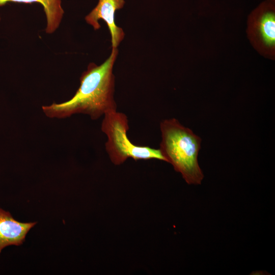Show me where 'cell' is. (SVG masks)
<instances>
[{
    "label": "cell",
    "mask_w": 275,
    "mask_h": 275,
    "mask_svg": "<svg viewBox=\"0 0 275 275\" xmlns=\"http://www.w3.org/2000/svg\"><path fill=\"white\" fill-rule=\"evenodd\" d=\"M118 54V48L113 47L109 57L101 65L90 63L81 74L79 87L73 96L62 103L42 106L45 115L60 119L83 114L96 120L107 113L117 111L113 70Z\"/></svg>",
    "instance_id": "6da1fadb"
},
{
    "label": "cell",
    "mask_w": 275,
    "mask_h": 275,
    "mask_svg": "<svg viewBox=\"0 0 275 275\" xmlns=\"http://www.w3.org/2000/svg\"><path fill=\"white\" fill-rule=\"evenodd\" d=\"M160 129L159 150L166 161L181 173L187 183L201 184L204 178L198 161L201 138L175 118L162 121Z\"/></svg>",
    "instance_id": "7a4b0ae2"
},
{
    "label": "cell",
    "mask_w": 275,
    "mask_h": 275,
    "mask_svg": "<svg viewBox=\"0 0 275 275\" xmlns=\"http://www.w3.org/2000/svg\"><path fill=\"white\" fill-rule=\"evenodd\" d=\"M129 129L127 116L117 111L103 116L101 130L106 135L105 150L113 162L118 164L128 158L134 160L156 159L166 161L159 149L131 143L127 136Z\"/></svg>",
    "instance_id": "3957f363"
},
{
    "label": "cell",
    "mask_w": 275,
    "mask_h": 275,
    "mask_svg": "<svg viewBox=\"0 0 275 275\" xmlns=\"http://www.w3.org/2000/svg\"><path fill=\"white\" fill-rule=\"evenodd\" d=\"M274 4L266 1L261 4L250 17V32L254 42L261 50H274L275 13Z\"/></svg>",
    "instance_id": "277c9868"
},
{
    "label": "cell",
    "mask_w": 275,
    "mask_h": 275,
    "mask_svg": "<svg viewBox=\"0 0 275 275\" xmlns=\"http://www.w3.org/2000/svg\"><path fill=\"white\" fill-rule=\"evenodd\" d=\"M124 4V0H99L96 6L85 18L86 22L95 31L100 28L99 20L105 21L111 36L112 48H118L125 37L123 29L118 26L115 21L116 11L122 9Z\"/></svg>",
    "instance_id": "5b68a950"
},
{
    "label": "cell",
    "mask_w": 275,
    "mask_h": 275,
    "mask_svg": "<svg viewBox=\"0 0 275 275\" xmlns=\"http://www.w3.org/2000/svg\"><path fill=\"white\" fill-rule=\"evenodd\" d=\"M37 222L22 223L0 208V254L8 246L23 244L30 230Z\"/></svg>",
    "instance_id": "8992f818"
},
{
    "label": "cell",
    "mask_w": 275,
    "mask_h": 275,
    "mask_svg": "<svg viewBox=\"0 0 275 275\" xmlns=\"http://www.w3.org/2000/svg\"><path fill=\"white\" fill-rule=\"evenodd\" d=\"M8 2L41 4L43 7L46 15L45 32L47 34H52L57 30L60 25L64 14L61 0H0V6L4 5Z\"/></svg>",
    "instance_id": "52a82bcc"
},
{
    "label": "cell",
    "mask_w": 275,
    "mask_h": 275,
    "mask_svg": "<svg viewBox=\"0 0 275 275\" xmlns=\"http://www.w3.org/2000/svg\"><path fill=\"white\" fill-rule=\"evenodd\" d=\"M267 1L274 4V0H267Z\"/></svg>",
    "instance_id": "ba28073f"
},
{
    "label": "cell",
    "mask_w": 275,
    "mask_h": 275,
    "mask_svg": "<svg viewBox=\"0 0 275 275\" xmlns=\"http://www.w3.org/2000/svg\"><path fill=\"white\" fill-rule=\"evenodd\" d=\"M1 16H0V20H1Z\"/></svg>",
    "instance_id": "9c48e42d"
}]
</instances>
